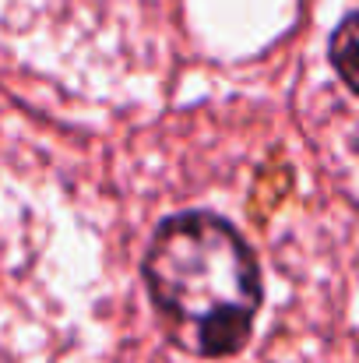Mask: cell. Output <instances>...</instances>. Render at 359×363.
Listing matches in <instances>:
<instances>
[{
  "label": "cell",
  "mask_w": 359,
  "mask_h": 363,
  "mask_svg": "<svg viewBox=\"0 0 359 363\" xmlns=\"http://www.w3.org/2000/svg\"><path fill=\"white\" fill-rule=\"evenodd\" d=\"M144 286L166 332L205 360L237 357L264 300L261 264L237 226L212 212L169 216L144 250Z\"/></svg>",
  "instance_id": "cell-1"
},
{
  "label": "cell",
  "mask_w": 359,
  "mask_h": 363,
  "mask_svg": "<svg viewBox=\"0 0 359 363\" xmlns=\"http://www.w3.org/2000/svg\"><path fill=\"white\" fill-rule=\"evenodd\" d=\"M331 64L349 92H356V14L349 11L331 35Z\"/></svg>",
  "instance_id": "cell-2"
}]
</instances>
